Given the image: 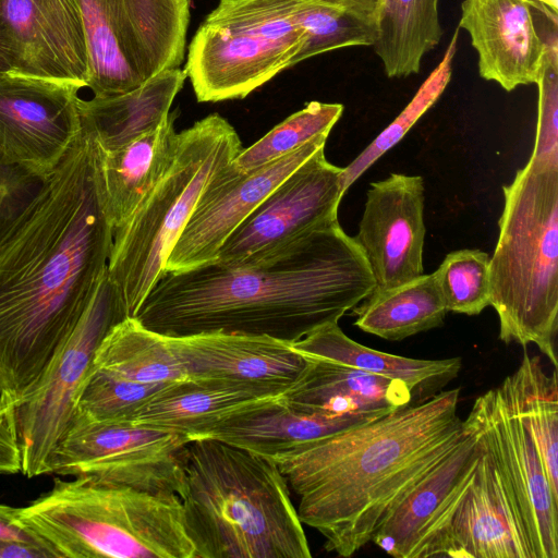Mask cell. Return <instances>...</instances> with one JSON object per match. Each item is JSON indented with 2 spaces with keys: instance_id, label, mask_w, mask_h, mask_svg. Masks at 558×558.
Listing matches in <instances>:
<instances>
[{
  "instance_id": "cell-3",
  "label": "cell",
  "mask_w": 558,
  "mask_h": 558,
  "mask_svg": "<svg viewBox=\"0 0 558 558\" xmlns=\"http://www.w3.org/2000/svg\"><path fill=\"white\" fill-rule=\"evenodd\" d=\"M460 388L266 457L298 496L303 524L325 549L351 557L404 494L459 441Z\"/></svg>"
},
{
  "instance_id": "cell-29",
  "label": "cell",
  "mask_w": 558,
  "mask_h": 558,
  "mask_svg": "<svg viewBox=\"0 0 558 558\" xmlns=\"http://www.w3.org/2000/svg\"><path fill=\"white\" fill-rule=\"evenodd\" d=\"M439 0H378L373 45L386 75L417 74L424 56L440 43Z\"/></svg>"
},
{
  "instance_id": "cell-7",
  "label": "cell",
  "mask_w": 558,
  "mask_h": 558,
  "mask_svg": "<svg viewBox=\"0 0 558 558\" xmlns=\"http://www.w3.org/2000/svg\"><path fill=\"white\" fill-rule=\"evenodd\" d=\"M242 149L236 131L218 113L178 133L168 171L113 231L108 275L129 317L165 275L167 258L205 190Z\"/></svg>"
},
{
  "instance_id": "cell-19",
  "label": "cell",
  "mask_w": 558,
  "mask_h": 558,
  "mask_svg": "<svg viewBox=\"0 0 558 558\" xmlns=\"http://www.w3.org/2000/svg\"><path fill=\"white\" fill-rule=\"evenodd\" d=\"M458 27L471 38L482 78L506 92L536 84L545 43L529 0H463Z\"/></svg>"
},
{
  "instance_id": "cell-32",
  "label": "cell",
  "mask_w": 558,
  "mask_h": 558,
  "mask_svg": "<svg viewBox=\"0 0 558 558\" xmlns=\"http://www.w3.org/2000/svg\"><path fill=\"white\" fill-rule=\"evenodd\" d=\"M300 22L305 41L291 66L317 54L352 46H373L377 38L376 16L343 0H312Z\"/></svg>"
},
{
  "instance_id": "cell-24",
  "label": "cell",
  "mask_w": 558,
  "mask_h": 558,
  "mask_svg": "<svg viewBox=\"0 0 558 558\" xmlns=\"http://www.w3.org/2000/svg\"><path fill=\"white\" fill-rule=\"evenodd\" d=\"M364 414L324 415L290 407L286 398L236 411L196 438L216 439L269 457L298 444L373 421ZM195 439V438H194Z\"/></svg>"
},
{
  "instance_id": "cell-23",
  "label": "cell",
  "mask_w": 558,
  "mask_h": 558,
  "mask_svg": "<svg viewBox=\"0 0 558 558\" xmlns=\"http://www.w3.org/2000/svg\"><path fill=\"white\" fill-rule=\"evenodd\" d=\"M304 360L303 371L284 395L287 403L296 410L380 417L410 404L412 390L400 380L325 360Z\"/></svg>"
},
{
  "instance_id": "cell-16",
  "label": "cell",
  "mask_w": 558,
  "mask_h": 558,
  "mask_svg": "<svg viewBox=\"0 0 558 558\" xmlns=\"http://www.w3.org/2000/svg\"><path fill=\"white\" fill-rule=\"evenodd\" d=\"M87 87L88 51L78 0H0V75Z\"/></svg>"
},
{
  "instance_id": "cell-41",
  "label": "cell",
  "mask_w": 558,
  "mask_h": 558,
  "mask_svg": "<svg viewBox=\"0 0 558 558\" xmlns=\"http://www.w3.org/2000/svg\"><path fill=\"white\" fill-rule=\"evenodd\" d=\"M0 558H57L56 555L40 545L0 538Z\"/></svg>"
},
{
  "instance_id": "cell-17",
  "label": "cell",
  "mask_w": 558,
  "mask_h": 558,
  "mask_svg": "<svg viewBox=\"0 0 558 558\" xmlns=\"http://www.w3.org/2000/svg\"><path fill=\"white\" fill-rule=\"evenodd\" d=\"M328 135L314 137L296 150L243 173L231 162L203 193L166 262V272L216 259L228 236L298 167L325 147Z\"/></svg>"
},
{
  "instance_id": "cell-31",
  "label": "cell",
  "mask_w": 558,
  "mask_h": 558,
  "mask_svg": "<svg viewBox=\"0 0 558 558\" xmlns=\"http://www.w3.org/2000/svg\"><path fill=\"white\" fill-rule=\"evenodd\" d=\"M94 367L140 384L166 385L190 378L168 338L134 317L109 330L96 351Z\"/></svg>"
},
{
  "instance_id": "cell-13",
  "label": "cell",
  "mask_w": 558,
  "mask_h": 558,
  "mask_svg": "<svg viewBox=\"0 0 558 558\" xmlns=\"http://www.w3.org/2000/svg\"><path fill=\"white\" fill-rule=\"evenodd\" d=\"M78 84L0 75V154L46 180L82 132Z\"/></svg>"
},
{
  "instance_id": "cell-42",
  "label": "cell",
  "mask_w": 558,
  "mask_h": 558,
  "mask_svg": "<svg viewBox=\"0 0 558 558\" xmlns=\"http://www.w3.org/2000/svg\"><path fill=\"white\" fill-rule=\"evenodd\" d=\"M355 8L376 16L378 0H343Z\"/></svg>"
},
{
  "instance_id": "cell-4",
  "label": "cell",
  "mask_w": 558,
  "mask_h": 558,
  "mask_svg": "<svg viewBox=\"0 0 558 558\" xmlns=\"http://www.w3.org/2000/svg\"><path fill=\"white\" fill-rule=\"evenodd\" d=\"M179 496L195 558H310L290 487L268 458L191 439Z\"/></svg>"
},
{
  "instance_id": "cell-26",
  "label": "cell",
  "mask_w": 558,
  "mask_h": 558,
  "mask_svg": "<svg viewBox=\"0 0 558 558\" xmlns=\"http://www.w3.org/2000/svg\"><path fill=\"white\" fill-rule=\"evenodd\" d=\"M186 75L180 68L155 75L142 86L119 95L80 100L82 128L104 150H113L157 129L169 116Z\"/></svg>"
},
{
  "instance_id": "cell-38",
  "label": "cell",
  "mask_w": 558,
  "mask_h": 558,
  "mask_svg": "<svg viewBox=\"0 0 558 558\" xmlns=\"http://www.w3.org/2000/svg\"><path fill=\"white\" fill-rule=\"evenodd\" d=\"M44 180L0 154V241L39 191Z\"/></svg>"
},
{
  "instance_id": "cell-5",
  "label": "cell",
  "mask_w": 558,
  "mask_h": 558,
  "mask_svg": "<svg viewBox=\"0 0 558 558\" xmlns=\"http://www.w3.org/2000/svg\"><path fill=\"white\" fill-rule=\"evenodd\" d=\"M492 257L490 305L499 338L535 344L557 368L558 157H534L502 187Z\"/></svg>"
},
{
  "instance_id": "cell-30",
  "label": "cell",
  "mask_w": 558,
  "mask_h": 558,
  "mask_svg": "<svg viewBox=\"0 0 558 558\" xmlns=\"http://www.w3.org/2000/svg\"><path fill=\"white\" fill-rule=\"evenodd\" d=\"M352 311L356 327L392 341L440 326L448 313L435 271L389 289L373 290Z\"/></svg>"
},
{
  "instance_id": "cell-12",
  "label": "cell",
  "mask_w": 558,
  "mask_h": 558,
  "mask_svg": "<svg viewBox=\"0 0 558 558\" xmlns=\"http://www.w3.org/2000/svg\"><path fill=\"white\" fill-rule=\"evenodd\" d=\"M342 168L330 163L325 147L290 173L243 220L219 248L221 265L269 258L304 234L338 220Z\"/></svg>"
},
{
  "instance_id": "cell-36",
  "label": "cell",
  "mask_w": 558,
  "mask_h": 558,
  "mask_svg": "<svg viewBox=\"0 0 558 558\" xmlns=\"http://www.w3.org/2000/svg\"><path fill=\"white\" fill-rule=\"evenodd\" d=\"M448 312L477 315L490 305L487 253L462 248L449 253L435 271Z\"/></svg>"
},
{
  "instance_id": "cell-18",
  "label": "cell",
  "mask_w": 558,
  "mask_h": 558,
  "mask_svg": "<svg viewBox=\"0 0 558 558\" xmlns=\"http://www.w3.org/2000/svg\"><path fill=\"white\" fill-rule=\"evenodd\" d=\"M424 181L391 173L372 182L354 241L375 279L374 290L389 289L424 274Z\"/></svg>"
},
{
  "instance_id": "cell-33",
  "label": "cell",
  "mask_w": 558,
  "mask_h": 558,
  "mask_svg": "<svg viewBox=\"0 0 558 558\" xmlns=\"http://www.w3.org/2000/svg\"><path fill=\"white\" fill-rule=\"evenodd\" d=\"M342 112L341 104L311 101L274 126L252 146L243 148L231 165L243 173L264 167L318 135H329Z\"/></svg>"
},
{
  "instance_id": "cell-2",
  "label": "cell",
  "mask_w": 558,
  "mask_h": 558,
  "mask_svg": "<svg viewBox=\"0 0 558 558\" xmlns=\"http://www.w3.org/2000/svg\"><path fill=\"white\" fill-rule=\"evenodd\" d=\"M374 289L364 254L337 220L260 262L167 271L133 317L167 337L228 332L292 343L338 323Z\"/></svg>"
},
{
  "instance_id": "cell-14",
  "label": "cell",
  "mask_w": 558,
  "mask_h": 558,
  "mask_svg": "<svg viewBox=\"0 0 558 558\" xmlns=\"http://www.w3.org/2000/svg\"><path fill=\"white\" fill-rule=\"evenodd\" d=\"M482 451L480 427L470 411L457 445L404 494L371 542L396 558L440 556L444 536Z\"/></svg>"
},
{
  "instance_id": "cell-8",
  "label": "cell",
  "mask_w": 558,
  "mask_h": 558,
  "mask_svg": "<svg viewBox=\"0 0 558 558\" xmlns=\"http://www.w3.org/2000/svg\"><path fill=\"white\" fill-rule=\"evenodd\" d=\"M312 0H219L195 32L184 73L197 101L243 99L291 68Z\"/></svg>"
},
{
  "instance_id": "cell-10",
  "label": "cell",
  "mask_w": 558,
  "mask_h": 558,
  "mask_svg": "<svg viewBox=\"0 0 558 558\" xmlns=\"http://www.w3.org/2000/svg\"><path fill=\"white\" fill-rule=\"evenodd\" d=\"M126 317L122 294L107 268L40 385L12 411L21 449V472L25 476L47 474L49 458L73 420L76 400L93 369L99 344Z\"/></svg>"
},
{
  "instance_id": "cell-20",
  "label": "cell",
  "mask_w": 558,
  "mask_h": 558,
  "mask_svg": "<svg viewBox=\"0 0 558 558\" xmlns=\"http://www.w3.org/2000/svg\"><path fill=\"white\" fill-rule=\"evenodd\" d=\"M440 556L532 558L521 520L484 442L473 480L444 536Z\"/></svg>"
},
{
  "instance_id": "cell-39",
  "label": "cell",
  "mask_w": 558,
  "mask_h": 558,
  "mask_svg": "<svg viewBox=\"0 0 558 558\" xmlns=\"http://www.w3.org/2000/svg\"><path fill=\"white\" fill-rule=\"evenodd\" d=\"M22 471V458L12 413L0 405V474Z\"/></svg>"
},
{
  "instance_id": "cell-21",
  "label": "cell",
  "mask_w": 558,
  "mask_h": 558,
  "mask_svg": "<svg viewBox=\"0 0 558 558\" xmlns=\"http://www.w3.org/2000/svg\"><path fill=\"white\" fill-rule=\"evenodd\" d=\"M167 338L193 379L289 388L305 366L291 343L267 336L208 332Z\"/></svg>"
},
{
  "instance_id": "cell-22",
  "label": "cell",
  "mask_w": 558,
  "mask_h": 558,
  "mask_svg": "<svg viewBox=\"0 0 558 558\" xmlns=\"http://www.w3.org/2000/svg\"><path fill=\"white\" fill-rule=\"evenodd\" d=\"M288 388L248 383L187 378L154 393L130 422L198 437L228 415L284 398Z\"/></svg>"
},
{
  "instance_id": "cell-43",
  "label": "cell",
  "mask_w": 558,
  "mask_h": 558,
  "mask_svg": "<svg viewBox=\"0 0 558 558\" xmlns=\"http://www.w3.org/2000/svg\"><path fill=\"white\" fill-rule=\"evenodd\" d=\"M532 3L541 4L558 14V0H529Z\"/></svg>"
},
{
  "instance_id": "cell-40",
  "label": "cell",
  "mask_w": 558,
  "mask_h": 558,
  "mask_svg": "<svg viewBox=\"0 0 558 558\" xmlns=\"http://www.w3.org/2000/svg\"><path fill=\"white\" fill-rule=\"evenodd\" d=\"M20 509L21 508L0 504V538L16 539L40 545L56 555L43 538L21 524L19 520Z\"/></svg>"
},
{
  "instance_id": "cell-35",
  "label": "cell",
  "mask_w": 558,
  "mask_h": 558,
  "mask_svg": "<svg viewBox=\"0 0 558 558\" xmlns=\"http://www.w3.org/2000/svg\"><path fill=\"white\" fill-rule=\"evenodd\" d=\"M166 385L131 381L93 366L76 400L74 416L90 422H130Z\"/></svg>"
},
{
  "instance_id": "cell-9",
  "label": "cell",
  "mask_w": 558,
  "mask_h": 558,
  "mask_svg": "<svg viewBox=\"0 0 558 558\" xmlns=\"http://www.w3.org/2000/svg\"><path fill=\"white\" fill-rule=\"evenodd\" d=\"M94 97L133 90L185 59L191 0H78Z\"/></svg>"
},
{
  "instance_id": "cell-1",
  "label": "cell",
  "mask_w": 558,
  "mask_h": 558,
  "mask_svg": "<svg viewBox=\"0 0 558 558\" xmlns=\"http://www.w3.org/2000/svg\"><path fill=\"white\" fill-rule=\"evenodd\" d=\"M102 148L81 135L0 241V405L40 385L108 268Z\"/></svg>"
},
{
  "instance_id": "cell-34",
  "label": "cell",
  "mask_w": 558,
  "mask_h": 558,
  "mask_svg": "<svg viewBox=\"0 0 558 558\" xmlns=\"http://www.w3.org/2000/svg\"><path fill=\"white\" fill-rule=\"evenodd\" d=\"M459 29L457 27L442 59L418 87L411 101L349 166L342 168L341 189L343 194L375 161L404 137L445 92L452 74Z\"/></svg>"
},
{
  "instance_id": "cell-6",
  "label": "cell",
  "mask_w": 558,
  "mask_h": 558,
  "mask_svg": "<svg viewBox=\"0 0 558 558\" xmlns=\"http://www.w3.org/2000/svg\"><path fill=\"white\" fill-rule=\"evenodd\" d=\"M19 520L58 558H195L177 494L93 475L54 478L48 492L20 509Z\"/></svg>"
},
{
  "instance_id": "cell-37",
  "label": "cell",
  "mask_w": 558,
  "mask_h": 558,
  "mask_svg": "<svg viewBox=\"0 0 558 558\" xmlns=\"http://www.w3.org/2000/svg\"><path fill=\"white\" fill-rule=\"evenodd\" d=\"M545 50L536 85L537 125L534 157H558V31L544 37Z\"/></svg>"
},
{
  "instance_id": "cell-27",
  "label": "cell",
  "mask_w": 558,
  "mask_h": 558,
  "mask_svg": "<svg viewBox=\"0 0 558 558\" xmlns=\"http://www.w3.org/2000/svg\"><path fill=\"white\" fill-rule=\"evenodd\" d=\"M291 345L303 357L325 360L400 380L412 391L447 381L456 377L462 366L460 357L423 360L377 351L349 338L338 323L324 325Z\"/></svg>"
},
{
  "instance_id": "cell-11",
  "label": "cell",
  "mask_w": 558,
  "mask_h": 558,
  "mask_svg": "<svg viewBox=\"0 0 558 558\" xmlns=\"http://www.w3.org/2000/svg\"><path fill=\"white\" fill-rule=\"evenodd\" d=\"M190 439L132 422H90L74 416L52 451L47 474L93 475L151 493L181 495Z\"/></svg>"
},
{
  "instance_id": "cell-25",
  "label": "cell",
  "mask_w": 558,
  "mask_h": 558,
  "mask_svg": "<svg viewBox=\"0 0 558 558\" xmlns=\"http://www.w3.org/2000/svg\"><path fill=\"white\" fill-rule=\"evenodd\" d=\"M178 110L155 130L113 150H104L101 174L113 231L138 208L166 174L175 156Z\"/></svg>"
},
{
  "instance_id": "cell-15",
  "label": "cell",
  "mask_w": 558,
  "mask_h": 558,
  "mask_svg": "<svg viewBox=\"0 0 558 558\" xmlns=\"http://www.w3.org/2000/svg\"><path fill=\"white\" fill-rule=\"evenodd\" d=\"M471 411L521 520L532 558H558V494L529 432L498 388L476 398Z\"/></svg>"
},
{
  "instance_id": "cell-28",
  "label": "cell",
  "mask_w": 558,
  "mask_h": 558,
  "mask_svg": "<svg viewBox=\"0 0 558 558\" xmlns=\"http://www.w3.org/2000/svg\"><path fill=\"white\" fill-rule=\"evenodd\" d=\"M498 391L513 415L529 432L545 474L558 494V381L554 367L548 375L538 356L524 354L517 371Z\"/></svg>"
}]
</instances>
